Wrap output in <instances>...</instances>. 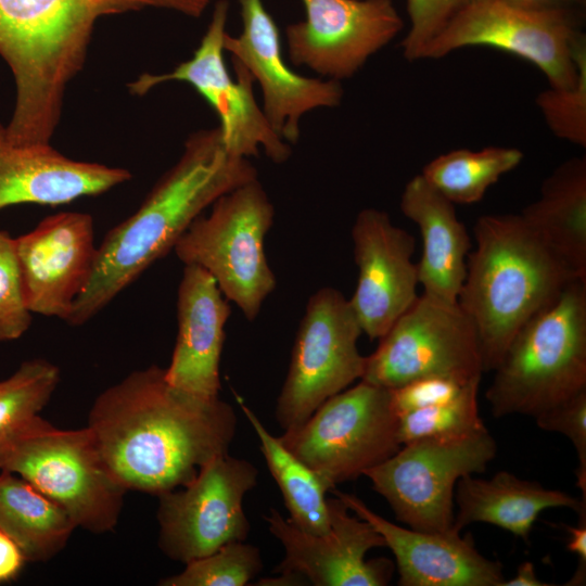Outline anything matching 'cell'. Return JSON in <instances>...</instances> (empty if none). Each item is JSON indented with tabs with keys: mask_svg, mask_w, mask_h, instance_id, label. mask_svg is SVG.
<instances>
[{
	"mask_svg": "<svg viewBox=\"0 0 586 586\" xmlns=\"http://www.w3.org/2000/svg\"><path fill=\"white\" fill-rule=\"evenodd\" d=\"M399 208L420 230L422 254L417 266L422 294L457 303L471 239L457 217L455 204L418 174L406 183Z\"/></svg>",
	"mask_w": 586,
	"mask_h": 586,
	"instance_id": "23",
	"label": "cell"
},
{
	"mask_svg": "<svg viewBox=\"0 0 586 586\" xmlns=\"http://www.w3.org/2000/svg\"><path fill=\"white\" fill-rule=\"evenodd\" d=\"M25 562L17 545L0 530V583L15 579Z\"/></svg>",
	"mask_w": 586,
	"mask_h": 586,
	"instance_id": "38",
	"label": "cell"
},
{
	"mask_svg": "<svg viewBox=\"0 0 586 586\" xmlns=\"http://www.w3.org/2000/svg\"><path fill=\"white\" fill-rule=\"evenodd\" d=\"M229 2L218 0L211 21L193 55L164 74L143 73L128 85L130 93L144 95L150 90L169 81L192 86L216 113L227 150L238 156L256 157L259 151L276 164L288 161L292 150L271 128L262 106L258 105L251 73L232 60L235 79L230 75L224 59V38Z\"/></svg>",
	"mask_w": 586,
	"mask_h": 586,
	"instance_id": "13",
	"label": "cell"
},
{
	"mask_svg": "<svg viewBox=\"0 0 586 586\" xmlns=\"http://www.w3.org/2000/svg\"><path fill=\"white\" fill-rule=\"evenodd\" d=\"M579 521L576 526H565L570 534L566 549L578 557V566L570 585H582L586 573V509L578 512Z\"/></svg>",
	"mask_w": 586,
	"mask_h": 586,
	"instance_id": "37",
	"label": "cell"
},
{
	"mask_svg": "<svg viewBox=\"0 0 586 586\" xmlns=\"http://www.w3.org/2000/svg\"><path fill=\"white\" fill-rule=\"evenodd\" d=\"M493 371L485 397L496 418H535L586 390V280L530 319Z\"/></svg>",
	"mask_w": 586,
	"mask_h": 586,
	"instance_id": "5",
	"label": "cell"
},
{
	"mask_svg": "<svg viewBox=\"0 0 586 586\" xmlns=\"http://www.w3.org/2000/svg\"><path fill=\"white\" fill-rule=\"evenodd\" d=\"M481 378L467 383L453 399L398 418L400 445L424 438H456L486 430L479 412Z\"/></svg>",
	"mask_w": 586,
	"mask_h": 586,
	"instance_id": "29",
	"label": "cell"
},
{
	"mask_svg": "<svg viewBox=\"0 0 586 586\" xmlns=\"http://www.w3.org/2000/svg\"><path fill=\"white\" fill-rule=\"evenodd\" d=\"M470 0H406L409 29L400 47L407 61L420 60L424 47Z\"/></svg>",
	"mask_w": 586,
	"mask_h": 586,
	"instance_id": "34",
	"label": "cell"
},
{
	"mask_svg": "<svg viewBox=\"0 0 586 586\" xmlns=\"http://www.w3.org/2000/svg\"><path fill=\"white\" fill-rule=\"evenodd\" d=\"M550 584L540 581L535 573L532 562H522L514 577L506 579L502 586H549Z\"/></svg>",
	"mask_w": 586,
	"mask_h": 586,
	"instance_id": "40",
	"label": "cell"
},
{
	"mask_svg": "<svg viewBox=\"0 0 586 586\" xmlns=\"http://www.w3.org/2000/svg\"><path fill=\"white\" fill-rule=\"evenodd\" d=\"M60 382L56 365L43 359L26 360L0 381V440L29 421L50 400Z\"/></svg>",
	"mask_w": 586,
	"mask_h": 586,
	"instance_id": "30",
	"label": "cell"
},
{
	"mask_svg": "<svg viewBox=\"0 0 586 586\" xmlns=\"http://www.w3.org/2000/svg\"><path fill=\"white\" fill-rule=\"evenodd\" d=\"M229 301L216 280L196 265H184L178 288V332L170 364L169 384L203 398L219 397V362Z\"/></svg>",
	"mask_w": 586,
	"mask_h": 586,
	"instance_id": "21",
	"label": "cell"
},
{
	"mask_svg": "<svg viewBox=\"0 0 586 586\" xmlns=\"http://www.w3.org/2000/svg\"><path fill=\"white\" fill-rule=\"evenodd\" d=\"M469 382L442 377L410 381L390 390L393 410L399 418L413 410L446 403L456 397Z\"/></svg>",
	"mask_w": 586,
	"mask_h": 586,
	"instance_id": "36",
	"label": "cell"
},
{
	"mask_svg": "<svg viewBox=\"0 0 586 586\" xmlns=\"http://www.w3.org/2000/svg\"><path fill=\"white\" fill-rule=\"evenodd\" d=\"M263 569L259 548L232 542L186 564L182 572L162 579V586H244Z\"/></svg>",
	"mask_w": 586,
	"mask_h": 586,
	"instance_id": "31",
	"label": "cell"
},
{
	"mask_svg": "<svg viewBox=\"0 0 586 586\" xmlns=\"http://www.w3.org/2000/svg\"><path fill=\"white\" fill-rule=\"evenodd\" d=\"M457 303L474 324L484 372L499 364L518 331L576 277L520 214L477 218ZM584 280V279H583Z\"/></svg>",
	"mask_w": 586,
	"mask_h": 586,
	"instance_id": "4",
	"label": "cell"
},
{
	"mask_svg": "<svg viewBox=\"0 0 586 586\" xmlns=\"http://www.w3.org/2000/svg\"><path fill=\"white\" fill-rule=\"evenodd\" d=\"M538 428L558 432L573 444L578 464L576 484L586 501V390L534 418Z\"/></svg>",
	"mask_w": 586,
	"mask_h": 586,
	"instance_id": "35",
	"label": "cell"
},
{
	"mask_svg": "<svg viewBox=\"0 0 586 586\" xmlns=\"http://www.w3.org/2000/svg\"><path fill=\"white\" fill-rule=\"evenodd\" d=\"M332 492L357 517L369 522L393 552L400 586H502V564L484 557L468 534L405 528L377 514L357 496Z\"/></svg>",
	"mask_w": 586,
	"mask_h": 586,
	"instance_id": "20",
	"label": "cell"
},
{
	"mask_svg": "<svg viewBox=\"0 0 586 586\" xmlns=\"http://www.w3.org/2000/svg\"><path fill=\"white\" fill-rule=\"evenodd\" d=\"M257 476L252 462L224 454L204 463L186 486L158 495L161 550L187 564L226 544L244 542L251 526L243 499Z\"/></svg>",
	"mask_w": 586,
	"mask_h": 586,
	"instance_id": "14",
	"label": "cell"
},
{
	"mask_svg": "<svg viewBox=\"0 0 586 586\" xmlns=\"http://www.w3.org/2000/svg\"><path fill=\"white\" fill-rule=\"evenodd\" d=\"M455 497L458 511L454 531L460 533L472 523H488L526 543L535 521L545 509L570 508L576 512L586 509L584 500L504 470L487 480L472 474L461 477Z\"/></svg>",
	"mask_w": 586,
	"mask_h": 586,
	"instance_id": "24",
	"label": "cell"
},
{
	"mask_svg": "<svg viewBox=\"0 0 586 586\" xmlns=\"http://www.w3.org/2000/svg\"><path fill=\"white\" fill-rule=\"evenodd\" d=\"M76 527L61 506L21 476L1 471L0 530L26 561L42 562L58 555Z\"/></svg>",
	"mask_w": 586,
	"mask_h": 586,
	"instance_id": "26",
	"label": "cell"
},
{
	"mask_svg": "<svg viewBox=\"0 0 586 586\" xmlns=\"http://www.w3.org/2000/svg\"><path fill=\"white\" fill-rule=\"evenodd\" d=\"M207 215L198 216L174 246L184 265H196L216 280L224 296L252 321L277 280L265 238L275 207L258 178L219 196Z\"/></svg>",
	"mask_w": 586,
	"mask_h": 586,
	"instance_id": "7",
	"label": "cell"
},
{
	"mask_svg": "<svg viewBox=\"0 0 586 586\" xmlns=\"http://www.w3.org/2000/svg\"><path fill=\"white\" fill-rule=\"evenodd\" d=\"M238 1L242 31L238 36L227 33L224 49L259 84L262 109L273 131L295 144L306 113L340 105L344 94L341 81L306 77L291 69L282 55L279 28L263 0Z\"/></svg>",
	"mask_w": 586,
	"mask_h": 586,
	"instance_id": "16",
	"label": "cell"
},
{
	"mask_svg": "<svg viewBox=\"0 0 586 586\" xmlns=\"http://www.w3.org/2000/svg\"><path fill=\"white\" fill-rule=\"evenodd\" d=\"M352 240L358 280L349 303L361 331L379 340L419 296L415 238L386 212L368 207L356 216Z\"/></svg>",
	"mask_w": 586,
	"mask_h": 586,
	"instance_id": "18",
	"label": "cell"
},
{
	"mask_svg": "<svg viewBox=\"0 0 586 586\" xmlns=\"http://www.w3.org/2000/svg\"><path fill=\"white\" fill-rule=\"evenodd\" d=\"M532 10H569L584 12L586 0H504Z\"/></svg>",
	"mask_w": 586,
	"mask_h": 586,
	"instance_id": "39",
	"label": "cell"
},
{
	"mask_svg": "<svg viewBox=\"0 0 586 586\" xmlns=\"http://www.w3.org/2000/svg\"><path fill=\"white\" fill-rule=\"evenodd\" d=\"M30 324L14 239L0 230V342L20 339Z\"/></svg>",
	"mask_w": 586,
	"mask_h": 586,
	"instance_id": "33",
	"label": "cell"
},
{
	"mask_svg": "<svg viewBox=\"0 0 586 586\" xmlns=\"http://www.w3.org/2000/svg\"><path fill=\"white\" fill-rule=\"evenodd\" d=\"M258 178L250 158L230 153L219 127L191 133L177 163L140 207L105 234L90 279L65 320L78 327L100 313L178 239L219 196Z\"/></svg>",
	"mask_w": 586,
	"mask_h": 586,
	"instance_id": "2",
	"label": "cell"
},
{
	"mask_svg": "<svg viewBox=\"0 0 586 586\" xmlns=\"http://www.w3.org/2000/svg\"><path fill=\"white\" fill-rule=\"evenodd\" d=\"M397 425L390 390L360 380L278 438L330 492L393 456L402 447Z\"/></svg>",
	"mask_w": 586,
	"mask_h": 586,
	"instance_id": "8",
	"label": "cell"
},
{
	"mask_svg": "<svg viewBox=\"0 0 586 586\" xmlns=\"http://www.w3.org/2000/svg\"><path fill=\"white\" fill-rule=\"evenodd\" d=\"M577 77L571 87H548L536 97V104L549 130L559 139L586 146V39L575 47Z\"/></svg>",
	"mask_w": 586,
	"mask_h": 586,
	"instance_id": "32",
	"label": "cell"
},
{
	"mask_svg": "<svg viewBox=\"0 0 586 586\" xmlns=\"http://www.w3.org/2000/svg\"><path fill=\"white\" fill-rule=\"evenodd\" d=\"M237 402L252 425L266 464L279 486L289 519L301 530L322 535L330 531L327 488L317 475L292 455L239 396Z\"/></svg>",
	"mask_w": 586,
	"mask_h": 586,
	"instance_id": "27",
	"label": "cell"
},
{
	"mask_svg": "<svg viewBox=\"0 0 586 586\" xmlns=\"http://www.w3.org/2000/svg\"><path fill=\"white\" fill-rule=\"evenodd\" d=\"M0 470L52 499L77 527L102 534L119 520L127 489L88 426L62 430L38 415L0 440Z\"/></svg>",
	"mask_w": 586,
	"mask_h": 586,
	"instance_id": "6",
	"label": "cell"
},
{
	"mask_svg": "<svg viewBox=\"0 0 586 586\" xmlns=\"http://www.w3.org/2000/svg\"><path fill=\"white\" fill-rule=\"evenodd\" d=\"M212 0H0V55L16 84L9 125L17 143H50L68 82L82 68L97 21L165 9L200 17Z\"/></svg>",
	"mask_w": 586,
	"mask_h": 586,
	"instance_id": "3",
	"label": "cell"
},
{
	"mask_svg": "<svg viewBox=\"0 0 586 586\" xmlns=\"http://www.w3.org/2000/svg\"><path fill=\"white\" fill-rule=\"evenodd\" d=\"M583 14L525 9L504 0H470L424 47L420 60L484 46L530 62L550 87H571L577 77L575 47L585 36Z\"/></svg>",
	"mask_w": 586,
	"mask_h": 586,
	"instance_id": "9",
	"label": "cell"
},
{
	"mask_svg": "<svg viewBox=\"0 0 586 586\" xmlns=\"http://www.w3.org/2000/svg\"><path fill=\"white\" fill-rule=\"evenodd\" d=\"M330 531L311 534L297 527L277 509L265 517L269 532L282 544L283 560L275 569L315 586H384L393 563L384 558L367 561L369 550L386 547L374 527L355 518L340 498H328Z\"/></svg>",
	"mask_w": 586,
	"mask_h": 586,
	"instance_id": "17",
	"label": "cell"
},
{
	"mask_svg": "<svg viewBox=\"0 0 586 586\" xmlns=\"http://www.w3.org/2000/svg\"><path fill=\"white\" fill-rule=\"evenodd\" d=\"M497 454L488 430L456 438H424L402 445L367 470L373 491L408 527L432 533L453 531L458 481L483 473Z\"/></svg>",
	"mask_w": 586,
	"mask_h": 586,
	"instance_id": "10",
	"label": "cell"
},
{
	"mask_svg": "<svg viewBox=\"0 0 586 586\" xmlns=\"http://www.w3.org/2000/svg\"><path fill=\"white\" fill-rule=\"evenodd\" d=\"M523 157L520 149L511 146L457 149L431 160L420 175L451 203L473 204L501 176L518 167Z\"/></svg>",
	"mask_w": 586,
	"mask_h": 586,
	"instance_id": "28",
	"label": "cell"
},
{
	"mask_svg": "<svg viewBox=\"0 0 586 586\" xmlns=\"http://www.w3.org/2000/svg\"><path fill=\"white\" fill-rule=\"evenodd\" d=\"M539 240L586 280V157H571L544 180L539 198L520 214Z\"/></svg>",
	"mask_w": 586,
	"mask_h": 586,
	"instance_id": "25",
	"label": "cell"
},
{
	"mask_svg": "<svg viewBox=\"0 0 586 586\" xmlns=\"http://www.w3.org/2000/svg\"><path fill=\"white\" fill-rule=\"evenodd\" d=\"M14 243L27 308L31 314L65 321L94 267L92 216L53 214Z\"/></svg>",
	"mask_w": 586,
	"mask_h": 586,
	"instance_id": "19",
	"label": "cell"
},
{
	"mask_svg": "<svg viewBox=\"0 0 586 586\" xmlns=\"http://www.w3.org/2000/svg\"><path fill=\"white\" fill-rule=\"evenodd\" d=\"M305 18L285 28L290 61L341 81L404 28L393 0H301Z\"/></svg>",
	"mask_w": 586,
	"mask_h": 586,
	"instance_id": "15",
	"label": "cell"
},
{
	"mask_svg": "<svg viewBox=\"0 0 586 586\" xmlns=\"http://www.w3.org/2000/svg\"><path fill=\"white\" fill-rule=\"evenodd\" d=\"M130 178L125 168L75 161L50 143H14L0 124V209L26 203L66 204L104 193Z\"/></svg>",
	"mask_w": 586,
	"mask_h": 586,
	"instance_id": "22",
	"label": "cell"
},
{
	"mask_svg": "<svg viewBox=\"0 0 586 586\" xmlns=\"http://www.w3.org/2000/svg\"><path fill=\"white\" fill-rule=\"evenodd\" d=\"M124 487L158 496L189 484L211 459L228 454L233 407L168 383L156 365L129 373L93 402L87 425Z\"/></svg>",
	"mask_w": 586,
	"mask_h": 586,
	"instance_id": "1",
	"label": "cell"
},
{
	"mask_svg": "<svg viewBox=\"0 0 586 586\" xmlns=\"http://www.w3.org/2000/svg\"><path fill=\"white\" fill-rule=\"evenodd\" d=\"M379 341L360 380L384 388L429 377L466 383L484 372L474 324L458 303L421 294Z\"/></svg>",
	"mask_w": 586,
	"mask_h": 586,
	"instance_id": "12",
	"label": "cell"
},
{
	"mask_svg": "<svg viewBox=\"0 0 586 586\" xmlns=\"http://www.w3.org/2000/svg\"><path fill=\"white\" fill-rule=\"evenodd\" d=\"M361 333L349 300L339 290L326 286L309 297L276 404L283 432L300 428L323 402L361 379Z\"/></svg>",
	"mask_w": 586,
	"mask_h": 586,
	"instance_id": "11",
	"label": "cell"
}]
</instances>
